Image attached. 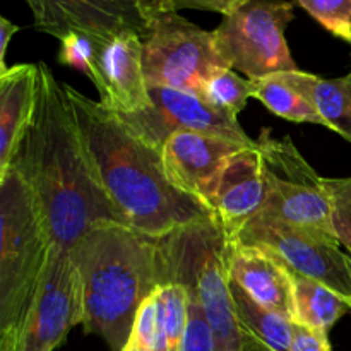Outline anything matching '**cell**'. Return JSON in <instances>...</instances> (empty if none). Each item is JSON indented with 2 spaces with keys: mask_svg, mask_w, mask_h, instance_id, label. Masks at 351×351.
<instances>
[{
  "mask_svg": "<svg viewBox=\"0 0 351 351\" xmlns=\"http://www.w3.org/2000/svg\"><path fill=\"white\" fill-rule=\"evenodd\" d=\"M38 69L36 112L10 167L33 191L51 242L72 250L95 226L129 225L99 182L64 84L47 64L40 62Z\"/></svg>",
  "mask_w": 351,
  "mask_h": 351,
  "instance_id": "1",
  "label": "cell"
},
{
  "mask_svg": "<svg viewBox=\"0 0 351 351\" xmlns=\"http://www.w3.org/2000/svg\"><path fill=\"white\" fill-rule=\"evenodd\" d=\"M64 89L99 182L130 228L165 239L216 218L208 206L175 184L160 147L137 136L99 101L69 84Z\"/></svg>",
  "mask_w": 351,
  "mask_h": 351,
  "instance_id": "2",
  "label": "cell"
},
{
  "mask_svg": "<svg viewBox=\"0 0 351 351\" xmlns=\"http://www.w3.org/2000/svg\"><path fill=\"white\" fill-rule=\"evenodd\" d=\"M82 287V328L123 351L141 305L167 285L161 239L105 223L72 249Z\"/></svg>",
  "mask_w": 351,
  "mask_h": 351,
  "instance_id": "3",
  "label": "cell"
},
{
  "mask_svg": "<svg viewBox=\"0 0 351 351\" xmlns=\"http://www.w3.org/2000/svg\"><path fill=\"white\" fill-rule=\"evenodd\" d=\"M0 351H17L53 242L33 191L14 167L0 177Z\"/></svg>",
  "mask_w": 351,
  "mask_h": 351,
  "instance_id": "4",
  "label": "cell"
},
{
  "mask_svg": "<svg viewBox=\"0 0 351 351\" xmlns=\"http://www.w3.org/2000/svg\"><path fill=\"white\" fill-rule=\"evenodd\" d=\"M167 283L187 290L213 332L215 351H266L243 329L230 291V239L218 219L187 226L161 239Z\"/></svg>",
  "mask_w": 351,
  "mask_h": 351,
  "instance_id": "5",
  "label": "cell"
},
{
  "mask_svg": "<svg viewBox=\"0 0 351 351\" xmlns=\"http://www.w3.org/2000/svg\"><path fill=\"white\" fill-rule=\"evenodd\" d=\"M293 7L288 0H250L223 17L213 31L223 60L249 79L298 71L285 38Z\"/></svg>",
  "mask_w": 351,
  "mask_h": 351,
  "instance_id": "6",
  "label": "cell"
},
{
  "mask_svg": "<svg viewBox=\"0 0 351 351\" xmlns=\"http://www.w3.org/2000/svg\"><path fill=\"white\" fill-rule=\"evenodd\" d=\"M143 65L147 84L197 95L218 69L230 67L216 48L213 31L167 9L154 14L143 38Z\"/></svg>",
  "mask_w": 351,
  "mask_h": 351,
  "instance_id": "7",
  "label": "cell"
},
{
  "mask_svg": "<svg viewBox=\"0 0 351 351\" xmlns=\"http://www.w3.org/2000/svg\"><path fill=\"white\" fill-rule=\"evenodd\" d=\"M256 143L267 185V204L263 213L332 233L331 201L324 177L307 163L291 137L278 139L271 129H263Z\"/></svg>",
  "mask_w": 351,
  "mask_h": 351,
  "instance_id": "8",
  "label": "cell"
},
{
  "mask_svg": "<svg viewBox=\"0 0 351 351\" xmlns=\"http://www.w3.org/2000/svg\"><path fill=\"white\" fill-rule=\"evenodd\" d=\"M233 242L267 250L290 269L341 295L351 307V256L332 233L261 213Z\"/></svg>",
  "mask_w": 351,
  "mask_h": 351,
  "instance_id": "9",
  "label": "cell"
},
{
  "mask_svg": "<svg viewBox=\"0 0 351 351\" xmlns=\"http://www.w3.org/2000/svg\"><path fill=\"white\" fill-rule=\"evenodd\" d=\"M34 17V27L50 36L71 33L91 36L106 43L123 33L146 36L161 0H26Z\"/></svg>",
  "mask_w": 351,
  "mask_h": 351,
  "instance_id": "10",
  "label": "cell"
},
{
  "mask_svg": "<svg viewBox=\"0 0 351 351\" xmlns=\"http://www.w3.org/2000/svg\"><path fill=\"white\" fill-rule=\"evenodd\" d=\"M149 96L151 105L147 108L117 115L137 136L160 149H163L165 143L173 134L184 130L213 134L249 146L256 144L247 136L237 117L219 112L197 93L149 84Z\"/></svg>",
  "mask_w": 351,
  "mask_h": 351,
  "instance_id": "11",
  "label": "cell"
},
{
  "mask_svg": "<svg viewBox=\"0 0 351 351\" xmlns=\"http://www.w3.org/2000/svg\"><path fill=\"white\" fill-rule=\"evenodd\" d=\"M79 324H82V287L77 264L71 249L53 243L17 351L57 350Z\"/></svg>",
  "mask_w": 351,
  "mask_h": 351,
  "instance_id": "12",
  "label": "cell"
},
{
  "mask_svg": "<svg viewBox=\"0 0 351 351\" xmlns=\"http://www.w3.org/2000/svg\"><path fill=\"white\" fill-rule=\"evenodd\" d=\"M243 147H249V144L213 134L184 130L173 134L161 151L165 167L175 184L211 209V199L223 168Z\"/></svg>",
  "mask_w": 351,
  "mask_h": 351,
  "instance_id": "13",
  "label": "cell"
},
{
  "mask_svg": "<svg viewBox=\"0 0 351 351\" xmlns=\"http://www.w3.org/2000/svg\"><path fill=\"white\" fill-rule=\"evenodd\" d=\"M91 82L99 93V103L119 115L147 108L151 96L144 75L143 38L123 33L99 43Z\"/></svg>",
  "mask_w": 351,
  "mask_h": 351,
  "instance_id": "14",
  "label": "cell"
},
{
  "mask_svg": "<svg viewBox=\"0 0 351 351\" xmlns=\"http://www.w3.org/2000/svg\"><path fill=\"white\" fill-rule=\"evenodd\" d=\"M267 185L257 143L233 154L223 168L211 199V209L230 240L264 211Z\"/></svg>",
  "mask_w": 351,
  "mask_h": 351,
  "instance_id": "15",
  "label": "cell"
},
{
  "mask_svg": "<svg viewBox=\"0 0 351 351\" xmlns=\"http://www.w3.org/2000/svg\"><path fill=\"white\" fill-rule=\"evenodd\" d=\"M228 274L261 307L295 322L293 276L278 257L230 240Z\"/></svg>",
  "mask_w": 351,
  "mask_h": 351,
  "instance_id": "16",
  "label": "cell"
},
{
  "mask_svg": "<svg viewBox=\"0 0 351 351\" xmlns=\"http://www.w3.org/2000/svg\"><path fill=\"white\" fill-rule=\"evenodd\" d=\"M38 64H19L0 75V177L7 173L38 101Z\"/></svg>",
  "mask_w": 351,
  "mask_h": 351,
  "instance_id": "17",
  "label": "cell"
},
{
  "mask_svg": "<svg viewBox=\"0 0 351 351\" xmlns=\"http://www.w3.org/2000/svg\"><path fill=\"white\" fill-rule=\"evenodd\" d=\"M278 75L314 105L324 127L351 143V71L336 79L308 74L300 69Z\"/></svg>",
  "mask_w": 351,
  "mask_h": 351,
  "instance_id": "18",
  "label": "cell"
},
{
  "mask_svg": "<svg viewBox=\"0 0 351 351\" xmlns=\"http://www.w3.org/2000/svg\"><path fill=\"white\" fill-rule=\"evenodd\" d=\"M295 322L308 328L328 331L351 311L350 304L319 281L293 274Z\"/></svg>",
  "mask_w": 351,
  "mask_h": 351,
  "instance_id": "19",
  "label": "cell"
},
{
  "mask_svg": "<svg viewBox=\"0 0 351 351\" xmlns=\"http://www.w3.org/2000/svg\"><path fill=\"white\" fill-rule=\"evenodd\" d=\"M233 305L243 329L266 351H290L293 341V322L254 302L239 285L230 280Z\"/></svg>",
  "mask_w": 351,
  "mask_h": 351,
  "instance_id": "20",
  "label": "cell"
},
{
  "mask_svg": "<svg viewBox=\"0 0 351 351\" xmlns=\"http://www.w3.org/2000/svg\"><path fill=\"white\" fill-rule=\"evenodd\" d=\"M254 96L259 99L271 113L295 123H315L324 125V120L311 101L288 86L278 74L263 79H252Z\"/></svg>",
  "mask_w": 351,
  "mask_h": 351,
  "instance_id": "21",
  "label": "cell"
},
{
  "mask_svg": "<svg viewBox=\"0 0 351 351\" xmlns=\"http://www.w3.org/2000/svg\"><path fill=\"white\" fill-rule=\"evenodd\" d=\"M199 95L219 112L237 117L254 96V84L252 79L242 77L230 67H223L202 84Z\"/></svg>",
  "mask_w": 351,
  "mask_h": 351,
  "instance_id": "22",
  "label": "cell"
},
{
  "mask_svg": "<svg viewBox=\"0 0 351 351\" xmlns=\"http://www.w3.org/2000/svg\"><path fill=\"white\" fill-rule=\"evenodd\" d=\"M326 31L351 45V0H297Z\"/></svg>",
  "mask_w": 351,
  "mask_h": 351,
  "instance_id": "23",
  "label": "cell"
},
{
  "mask_svg": "<svg viewBox=\"0 0 351 351\" xmlns=\"http://www.w3.org/2000/svg\"><path fill=\"white\" fill-rule=\"evenodd\" d=\"M324 182L331 201L332 233L351 256V177H324Z\"/></svg>",
  "mask_w": 351,
  "mask_h": 351,
  "instance_id": "24",
  "label": "cell"
},
{
  "mask_svg": "<svg viewBox=\"0 0 351 351\" xmlns=\"http://www.w3.org/2000/svg\"><path fill=\"white\" fill-rule=\"evenodd\" d=\"M99 43L91 36L81 33H71L60 40L58 62L67 67L77 69L91 79L95 72L96 57H98Z\"/></svg>",
  "mask_w": 351,
  "mask_h": 351,
  "instance_id": "25",
  "label": "cell"
},
{
  "mask_svg": "<svg viewBox=\"0 0 351 351\" xmlns=\"http://www.w3.org/2000/svg\"><path fill=\"white\" fill-rule=\"evenodd\" d=\"M180 351H215L213 332L201 307L189 300V322Z\"/></svg>",
  "mask_w": 351,
  "mask_h": 351,
  "instance_id": "26",
  "label": "cell"
},
{
  "mask_svg": "<svg viewBox=\"0 0 351 351\" xmlns=\"http://www.w3.org/2000/svg\"><path fill=\"white\" fill-rule=\"evenodd\" d=\"M154 293L141 305L132 331V336L137 339V343L149 351H154L156 348L158 339V305Z\"/></svg>",
  "mask_w": 351,
  "mask_h": 351,
  "instance_id": "27",
  "label": "cell"
},
{
  "mask_svg": "<svg viewBox=\"0 0 351 351\" xmlns=\"http://www.w3.org/2000/svg\"><path fill=\"white\" fill-rule=\"evenodd\" d=\"M249 2L250 0H161V7L173 12L184 9L208 10V12H218L225 17Z\"/></svg>",
  "mask_w": 351,
  "mask_h": 351,
  "instance_id": "28",
  "label": "cell"
},
{
  "mask_svg": "<svg viewBox=\"0 0 351 351\" xmlns=\"http://www.w3.org/2000/svg\"><path fill=\"white\" fill-rule=\"evenodd\" d=\"M290 351H332L328 339V331L293 322V341H291Z\"/></svg>",
  "mask_w": 351,
  "mask_h": 351,
  "instance_id": "29",
  "label": "cell"
},
{
  "mask_svg": "<svg viewBox=\"0 0 351 351\" xmlns=\"http://www.w3.org/2000/svg\"><path fill=\"white\" fill-rule=\"evenodd\" d=\"M19 31V26L14 23H10L7 17H0V75L5 74L9 71L5 64L7 57V47H9V41L14 34Z\"/></svg>",
  "mask_w": 351,
  "mask_h": 351,
  "instance_id": "30",
  "label": "cell"
},
{
  "mask_svg": "<svg viewBox=\"0 0 351 351\" xmlns=\"http://www.w3.org/2000/svg\"><path fill=\"white\" fill-rule=\"evenodd\" d=\"M123 351H149V350L144 348L143 345H139V343H137V339L134 338V336H130L129 343H127V346L123 348Z\"/></svg>",
  "mask_w": 351,
  "mask_h": 351,
  "instance_id": "31",
  "label": "cell"
}]
</instances>
